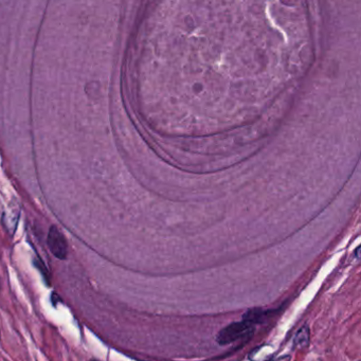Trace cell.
<instances>
[{"label":"cell","instance_id":"obj_1","mask_svg":"<svg viewBox=\"0 0 361 361\" xmlns=\"http://www.w3.org/2000/svg\"><path fill=\"white\" fill-rule=\"evenodd\" d=\"M252 323L244 319V320L240 321V322L231 323L228 326L224 327L219 331V335H217L216 341L221 344V345L232 343V342L240 339L244 336L252 333Z\"/></svg>","mask_w":361,"mask_h":361},{"label":"cell","instance_id":"obj_2","mask_svg":"<svg viewBox=\"0 0 361 361\" xmlns=\"http://www.w3.org/2000/svg\"><path fill=\"white\" fill-rule=\"evenodd\" d=\"M47 245L50 252L59 259H66L68 257V244L64 234L56 226H51L48 232Z\"/></svg>","mask_w":361,"mask_h":361},{"label":"cell","instance_id":"obj_4","mask_svg":"<svg viewBox=\"0 0 361 361\" xmlns=\"http://www.w3.org/2000/svg\"><path fill=\"white\" fill-rule=\"evenodd\" d=\"M308 342H310V329L305 325L295 334L293 344L297 348H304L308 345Z\"/></svg>","mask_w":361,"mask_h":361},{"label":"cell","instance_id":"obj_3","mask_svg":"<svg viewBox=\"0 0 361 361\" xmlns=\"http://www.w3.org/2000/svg\"><path fill=\"white\" fill-rule=\"evenodd\" d=\"M18 219H20V209H18L16 204V206L10 204L9 209L4 213L3 223L5 225L6 229L12 235L16 232V227H18Z\"/></svg>","mask_w":361,"mask_h":361},{"label":"cell","instance_id":"obj_5","mask_svg":"<svg viewBox=\"0 0 361 361\" xmlns=\"http://www.w3.org/2000/svg\"><path fill=\"white\" fill-rule=\"evenodd\" d=\"M90 361H100V360H98V359H90Z\"/></svg>","mask_w":361,"mask_h":361}]
</instances>
